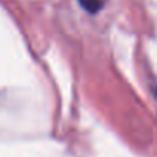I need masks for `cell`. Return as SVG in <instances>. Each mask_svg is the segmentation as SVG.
Here are the masks:
<instances>
[{"instance_id": "obj_1", "label": "cell", "mask_w": 157, "mask_h": 157, "mask_svg": "<svg viewBox=\"0 0 157 157\" xmlns=\"http://www.w3.org/2000/svg\"><path fill=\"white\" fill-rule=\"evenodd\" d=\"M80 3H82L90 13H96V11H99V10L103 6L105 0H80Z\"/></svg>"}]
</instances>
